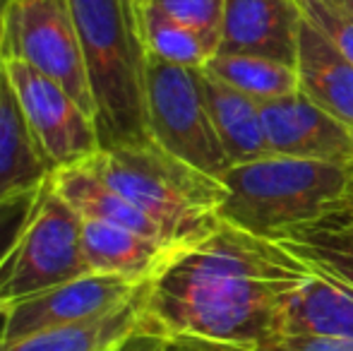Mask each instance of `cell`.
I'll list each match as a JSON object with an SVG mask.
<instances>
[{
    "instance_id": "19",
    "label": "cell",
    "mask_w": 353,
    "mask_h": 351,
    "mask_svg": "<svg viewBox=\"0 0 353 351\" xmlns=\"http://www.w3.org/2000/svg\"><path fill=\"white\" fill-rule=\"evenodd\" d=\"M202 70L257 103L276 101L301 92L298 70L291 63L248 53H216Z\"/></svg>"
},
{
    "instance_id": "31",
    "label": "cell",
    "mask_w": 353,
    "mask_h": 351,
    "mask_svg": "<svg viewBox=\"0 0 353 351\" xmlns=\"http://www.w3.org/2000/svg\"><path fill=\"white\" fill-rule=\"evenodd\" d=\"M349 195L353 197V169H351V183H349Z\"/></svg>"
},
{
    "instance_id": "18",
    "label": "cell",
    "mask_w": 353,
    "mask_h": 351,
    "mask_svg": "<svg viewBox=\"0 0 353 351\" xmlns=\"http://www.w3.org/2000/svg\"><path fill=\"white\" fill-rule=\"evenodd\" d=\"M202 77H205L207 103H210L214 126H216L223 150L231 159V166L270 157L272 152L267 145L260 103L219 82L216 77L207 75L205 70H202Z\"/></svg>"
},
{
    "instance_id": "4",
    "label": "cell",
    "mask_w": 353,
    "mask_h": 351,
    "mask_svg": "<svg viewBox=\"0 0 353 351\" xmlns=\"http://www.w3.org/2000/svg\"><path fill=\"white\" fill-rule=\"evenodd\" d=\"M89 164L176 243H197L221 221L226 197L221 178L185 164L157 142L101 150Z\"/></svg>"
},
{
    "instance_id": "16",
    "label": "cell",
    "mask_w": 353,
    "mask_h": 351,
    "mask_svg": "<svg viewBox=\"0 0 353 351\" xmlns=\"http://www.w3.org/2000/svg\"><path fill=\"white\" fill-rule=\"evenodd\" d=\"M144 294L111 313L84 323L46 330L19 339H0V351H108L140 330Z\"/></svg>"
},
{
    "instance_id": "22",
    "label": "cell",
    "mask_w": 353,
    "mask_h": 351,
    "mask_svg": "<svg viewBox=\"0 0 353 351\" xmlns=\"http://www.w3.org/2000/svg\"><path fill=\"white\" fill-rule=\"evenodd\" d=\"M305 22H310L346 61L353 63V10L334 0H296Z\"/></svg>"
},
{
    "instance_id": "30",
    "label": "cell",
    "mask_w": 353,
    "mask_h": 351,
    "mask_svg": "<svg viewBox=\"0 0 353 351\" xmlns=\"http://www.w3.org/2000/svg\"><path fill=\"white\" fill-rule=\"evenodd\" d=\"M334 3H339V5H344V8L353 10V0H334Z\"/></svg>"
},
{
    "instance_id": "3",
    "label": "cell",
    "mask_w": 353,
    "mask_h": 351,
    "mask_svg": "<svg viewBox=\"0 0 353 351\" xmlns=\"http://www.w3.org/2000/svg\"><path fill=\"white\" fill-rule=\"evenodd\" d=\"M221 183V221L276 241L339 207L349 197L351 166L270 154L233 164Z\"/></svg>"
},
{
    "instance_id": "27",
    "label": "cell",
    "mask_w": 353,
    "mask_h": 351,
    "mask_svg": "<svg viewBox=\"0 0 353 351\" xmlns=\"http://www.w3.org/2000/svg\"><path fill=\"white\" fill-rule=\"evenodd\" d=\"M336 214H339V219H341V224L349 229V234L353 236V197L349 195L344 202H341L339 207H336Z\"/></svg>"
},
{
    "instance_id": "28",
    "label": "cell",
    "mask_w": 353,
    "mask_h": 351,
    "mask_svg": "<svg viewBox=\"0 0 353 351\" xmlns=\"http://www.w3.org/2000/svg\"><path fill=\"white\" fill-rule=\"evenodd\" d=\"M257 351H288V349H286V344H283V339H279V342H272V344H267V347H262Z\"/></svg>"
},
{
    "instance_id": "24",
    "label": "cell",
    "mask_w": 353,
    "mask_h": 351,
    "mask_svg": "<svg viewBox=\"0 0 353 351\" xmlns=\"http://www.w3.org/2000/svg\"><path fill=\"white\" fill-rule=\"evenodd\" d=\"M39 188L27 190V192H19V195L0 202V260L5 258L8 248L12 245V241L17 239L19 229H22L24 221H27L29 212H32V207H34V200H37ZM3 337H5V310H0V339Z\"/></svg>"
},
{
    "instance_id": "32",
    "label": "cell",
    "mask_w": 353,
    "mask_h": 351,
    "mask_svg": "<svg viewBox=\"0 0 353 351\" xmlns=\"http://www.w3.org/2000/svg\"><path fill=\"white\" fill-rule=\"evenodd\" d=\"M3 5H5V0H0V17H3Z\"/></svg>"
},
{
    "instance_id": "6",
    "label": "cell",
    "mask_w": 353,
    "mask_h": 351,
    "mask_svg": "<svg viewBox=\"0 0 353 351\" xmlns=\"http://www.w3.org/2000/svg\"><path fill=\"white\" fill-rule=\"evenodd\" d=\"M147 123L152 142L185 164L214 178L231 169L197 68L173 66L147 53Z\"/></svg>"
},
{
    "instance_id": "11",
    "label": "cell",
    "mask_w": 353,
    "mask_h": 351,
    "mask_svg": "<svg viewBox=\"0 0 353 351\" xmlns=\"http://www.w3.org/2000/svg\"><path fill=\"white\" fill-rule=\"evenodd\" d=\"M301 22L296 0H226L219 53L265 56L296 66Z\"/></svg>"
},
{
    "instance_id": "5",
    "label": "cell",
    "mask_w": 353,
    "mask_h": 351,
    "mask_svg": "<svg viewBox=\"0 0 353 351\" xmlns=\"http://www.w3.org/2000/svg\"><path fill=\"white\" fill-rule=\"evenodd\" d=\"M87 272L82 214L56 190L48 176L17 239L0 260V310Z\"/></svg>"
},
{
    "instance_id": "25",
    "label": "cell",
    "mask_w": 353,
    "mask_h": 351,
    "mask_svg": "<svg viewBox=\"0 0 353 351\" xmlns=\"http://www.w3.org/2000/svg\"><path fill=\"white\" fill-rule=\"evenodd\" d=\"M288 351H353V339L317 337V334H293L283 337Z\"/></svg>"
},
{
    "instance_id": "12",
    "label": "cell",
    "mask_w": 353,
    "mask_h": 351,
    "mask_svg": "<svg viewBox=\"0 0 353 351\" xmlns=\"http://www.w3.org/2000/svg\"><path fill=\"white\" fill-rule=\"evenodd\" d=\"M185 245L163 243L108 221L82 219V253L89 272L149 281Z\"/></svg>"
},
{
    "instance_id": "2",
    "label": "cell",
    "mask_w": 353,
    "mask_h": 351,
    "mask_svg": "<svg viewBox=\"0 0 353 351\" xmlns=\"http://www.w3.org/2000/svg\"><path fill=\"white\" fill-rule=\"evenodd\" d=\"M101 150L152 140L147 48L132 0H70Z\"/></svg>"
},
{
    "instance_id": "7",
    "label": "cell",
    "mask_w": 353,
    "mask_h": 351,
    "mask_svg": "<svg viewBox=\"0 0 353 351\" xmlns=\"http://www.w3.org/2000/svg\"><path fill=\"white\" fill-rule=\"evenodd\" d=\"M0 61H19L58 82L94 118V99L70 0H5Z\"/></svg>"
},
{
    "instance_id": "14",
    "label": "cell",
    "mask_w": 353,
    "mask_h": 351,
    "mask_svg": "<svg viewBox=\"0 0 353 351\" xmlns=\"http://www.w3.org/2000/svg\"><path fill=\"white\" fill-rule=\"evenodd\" d=\"M301 94L353 128V63L303 19L296 56Z\"/></svg>"
},
{
    "instance_id": "17",
    "label": "cell",
    "mask_w": 353,
    "mask_h": 351,
    "mask_svg": "<svg viewBox=\"0 0 353 351\" xmlns=\"http://www.w3.org/2000/svg\"><path fill=\"white\" fill-rule=\"evenodd\" d=\"M48 176L51 171L34 145L17 97L0 66V202L34 190Z\"/></svg>"
},
{
    "instance_id": "15",
    "label": "cell",
    "mask_w": 353,
    "mask_h": 351,
    "mask_svg": "<svg viewBox=\"0 0 353 351\" xmlns=\"http://www.w3.org/2000/svg\"><path fill=\"white\" fill-rule=\"evenodd\" d=\"M51 183L74 210L82 214V219L108 221V224L123 226V229H130V231H135V234L149 236V239H154V241L183 245L168 239L166 231H163L157 221H152L144 212L137 210L132 202H128L116 188L108 185V183L94 171V166L89 164V161L77 164V166H68V169H61V171H53Z\"/></svg>"
},
{
    "instance_id": "9",
    "label": "cell",
    "mask_w": 353,
    "mask_h": 351,
    "mask_svg": "<svg viewBox=\"0 0 353 351\" xmlns=\"http://www.w3.org/2000/svg\"><path fill=\"white\" fill-rule=\"evenodd\" d=\"M149 281L87 272L72 281L8 305L3 339L29 337V334L84 323V320L111 313L142 296Z\"/></svg>"
},
{
    "instance_id": "21",
    "label": "cell",
    "mask_w": 353,
    "mask_h": 351,
    "mask_svg": "<svg viewBox=\"0 0 353 351\" xmlns=\"http://www.w3.org/2000/svg\"><path fill=\"white\" fill-rule=\"evenodd\" d=\"M276 243L296 253L307 265L320 267L353 286V236L336 217V207L320 219L286 231L276 239Z\"/></svg>"
},
{
    "instance_id": "10",
    "label": "cell",
    "mask_w": 353,
    "mask_h": 351,
    "mask_svg": "<svg viewBox=\"0 0 353 351\" xmlns=\"http://www.w3.org/2000/svg\"><path fill=\"white\" fill-rule=\"evenodd\" d=\"M272 154L330 161L353 169V128L305 97L293 94L260 103Z\"/></svg>"
},
{
    "instance_id": "29",
    "label": "cell",
    "mask_w": 353,
    "mask_h": 351,
    "mask_svg": "<svg viewBox=\"0 0 353 351\" xmlns=\"http://www.w3.org/2000/svg\"><path fill=\"white\" fill-rule=\"evenodd\" d=\"M108 351H132V334L128 339H123L121 344H116L113 349H108Z\"/></svg>"
},
{
    "instance_id": "13",
    "label": "cell",
    "mask_w": 353,
    "mask_h": 351,
    "mask_svg": "<svg viewBox=\"0 0 353 351\" xmlns=\"http://www.w3.org/2000/svg\"><path fill=\"white\" fill-rule=\"evenodd\" d=\"M305 267V281L283 308V337L317 334L353 339V286L320 267L307 263Z\"/></svg>"
},
{
    "instance_id": "1",
    "label": "cell",
    "mask_w": 353,
    "mask_h": 351,
    "mask_svg": "<svg viewBox=\"0 0 353 351\" xmlns=\"http://www.w3.org/2000/svg\"><path fill=\"white\" fill-rule=\"evenodd\" d=\"M307 267L281 243L219 221L147 286L142 328L192 351H257L283 339Z\"/></svg>"
},
{
    "instance_id": "26",
    "label": "cell",
    "mask_w": 353,
    "mask_h": 351,
    "mask_svg": "<svg viewBox=\"0 0 353 351\" xmlns=\"http://www.w3.org/2000/svg\"><path fill=\"white\" fill-rule=\"evenodd\" d=\"M132 351H192V349L181 347L176 342H168L166 337L149 332V330H144L140 325V330L132 334Z\"/></svg>"
},
{
    "instance_id": "8",
    "label": "cell",
    "mask_w": 353,
    "mask_h": 351,
    "mask_svg": "<svg viewBox=\"0 0 353 351\" xmlns=\"http://www.w3.org/2000/svg\"><path fill=\"white\" fill-rule=\"evenodd\" d=\"M48 171L89 161L101 152L97 121L58 82L19 61H0Z\"/></svg>"
},
{
    "instance_id": "20",
    "label": "cell",
    "mask_w": 353,
    "mask_h": 351,
    "mask_svg": "<svg viewBox=\"0 0 353 351\" xmlns=\"http://www.w3.org/2000/svg\"><path fill=\"white\" fill-rule=\"evenodd\" d=\"M132 5H135L137 24H140L142 41L149 56L173 66L202 70L219 53V41H214L207 34L176 22L144 0H132Z\"/></svg>"
},
{
    "instance_id": "23",
    "label": "cell",
    "mask_w": 353,
    "mask_h": 351,
    "mask_svg": "<svg viewBox=\"0 0 353 351\" xmlns=\"http://www.w3.org/2000/svg\"><path fill=\"white\" fill-rule=\"evenodd\" d=\"M144 3L154 5L176 22L197 29L214 41H219L226 0H144Z\"/></svg>"
}]
</instances>
